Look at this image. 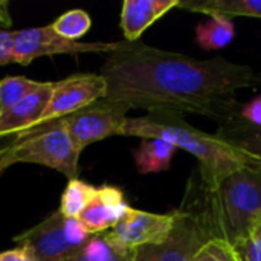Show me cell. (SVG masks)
<instances>
[{"label":"cell","instance_id":"obj_27","mask_svg":"<svg viewBox=\"0 0 261 261\" xmlns=\"http://www.w3.org/2000/svg\"><path fill=\"white\" fill-rule=\"evenodd\" d=\"M0 261H37L32 251L26 246H17L11 251L0 252Z\"/></svg>","mask_w":261,"mask_h":261},{"label":"cell","instance_id":"obj_28","mask_svg":"<svg viewBox=\"0 0 261 261\" xmlns=\"http://www.w3.org/2000/svg\"><path fill=\"white\" fill-rule=\"evenodd\" d=\"M18 136H20V135H18ZM20 139H21V136H20ZM20 139H18L15 144H12L9 148H6L5 151L0 153V176H2L11 165L15 164V161H14V148H15V145L20 142Z\"/></svg>","mask_w":261,"mask_h":261},{"label":"cell","instance_id":"obj_24","mask_svg":"<svg viewBox=\"0 0 261 261\" xmlns=\"http://www.w3.org/2000/svg\"><path fill=\"white\" fill-rule=\"evenodd\" d=\"M63 232H64L66 240L72 246H75V248H81L90 239V236H92L78 217L64 219V222H63Z\"/></svg>","mask_w":261,"mask_h":261},{"label":"cell","instance_id":"obj_17","mask_svg":"<svg viewBox=\"0 0 261 261\" xmlns=\"http://www.w3.org/2000/svg\"><path fill=\"white\" fill-rule=\"evenodd\" d=\"M133 251L115 245L106 232L90 236V239L64 261H132Z\"/></svg>","mask_w":261,"mask_h":261},{"label":"cell","instance_id":"obj_29","mask_svg":"<svg viewBox=\"0 0 261 261\" xmlns=\"http://www.w3.org/2000/svg\"><path fill=\"white\" fill-rule=\"evenodd\" d=\"M0 23H3L5 26L11 24V17H9V11H8V2L0 0Z\"/></svg>","mask_w":261,"mask_h":261},{"label":"cell","instance_id":"obj_30","mask_svg":"<svg viewBox=\"0 0 261 261\" xmlns=\"http://www.w3.org/2000/svg\"><path fill=\"white\" fill-rule=\"evenodd\" d=\"M18 139H20V136H18V135L11 136V138H3V139H0V153H2V151H5L6 148H9V147H11L12 144H15Z\"/></svg>","mask_w":261,"mask_h":261},{"label":"cell","instance_id":"obj_2","mask_svg":"<svg viewBox=\"0 0 261 261\" xmlns=\"http://www.w3.org/2000/svg\"><path fill=\"white\" fill-rule=\"evenodd\" d=\"M121 136L142 139H162L191 153L200 164L202 185L214 191L232 173L246 168L243 159L229 145L214 135L203 133L190 125L184 115L171 112H151L139 118H125Z\"/></svg>","mask_w":261,"mask_h":261},{"label":"cell","instance_id":"obj_14","mask_svg":"<svg viewBox=\"0 0 261 261\" xmlns=\"http://www.w3.org/2000/svg\"><path fill=\"white\" fill-rule=\"evenodd\" d=\"M214 136L239 153L246 168H261V127L249 125L239 118L220 125Z\"/></svg>","mask_w":261,"mask_h":261},{"label":"cell","instance_id":"obj_8","mask_svg":"<svg viewBox=\"0 0 261 261\" xmlns=\"http://www.w3.org/2000/svg\"><path fill=\"white\" fill-rule=\"evenodd\" d=\"M107 84L99 73H73L54 83L49 104L37 127L63 119L92 102L106 98Z\"/></svg>","mask_w":261,"mask_h":261},{"label":"cell","instance_id":"obj_23","mask_svg":"<svg viewBox=\"0 0 261 261\" xmlns=\"http://www.w3.org/2000/svg\"><path fill=\"white\" fill-rule=\"evenodd\" d=\"M240 261H261V222L251 231V234L234 245Z\"/></svg>","mask_w":261,"mask_h":261},{"label":"cell","instance_id":"obj_18","mask_svg":"<svg viewBox=\"0 0 261 261\" xmlns=\"http://www.w3.org/2000/svg\"><path fill=\"white\" fill-rule=\"evenodd\" d=\"M234 23L223 15H211L210 20L196 28V40L206 50L222 49L234 40Z\"/></svg>","mask_w":261,"mask_h":261},{"label":"cell","instance_id":"obj_15","mask_svg":"<svg viewBox=\"0 0 261 261\" xmlns=\"http://www.w3.org/2000/svg\"><path fill=\"white\" fill-rule=\"evenodd\" d=\"M177 8L226 18L239 15L261 18V0H184Z\"/></svg>","mask_w":261,"mask_h":261},{"label":"cell","instance_id":"obj_3","mask_svg":"<svg viewBox=\"0 0 261 261\" xmlns=\"http://www.w3.org/2000/svg\"><path fill=\"white\" fill-rule=\"evenodd\" d=\"M202 208L185 206L182 211L193 214L211 239H220L229 245L245 240L261 222V174L242 168L228 176L219 188L208 191Z\"/></svg>","mask_w":261,"mask_h":261},{"label":"cell","instance_id":"obj_7","mask_svg":"<svg viewBox=\"0 0 261 261\" xmlns=\"http://www.w3.org/2000/svg\"><path fill=\"white\" fill-rule=\"evenodd\" d=\"M211 240L202 223L190 213L177 210L174 226L161 245L133 251L132 261H193L202 246Z\"/></svg>","mask_w":261,"mask_h":261},{"label":"cell","instance_id":"obj_1","mask_svg":"<svg viewBox=\"0 0 261 261\" xmlns=\"http://www.w3.org/2000/svg\"><path fill=\"white\" fill-rule=\"evenodd\" d=\"M106 98L132 109L194 113L220 125L240 118L236 93L255 87L261 78L251 66L225 58L197 60L142 41H115L99 69Z\"/></svg>","mask_w":261,"mask_h":261},{"label":"cell","instance_id":"obj_22","mask_svg":"<svg viewBox=\"0 0 261 261\" xmlns=\"http://www.w3.org/2000/svg\"><path fill=\"white\" fill-rule=\"evenodd\" d=\"M193 261H240V258L232 245L220 239H211L202 246Z\"/></svg>","mask_w":261,"mask_h":261},{"label":"cell","instance_id":"obj_19","mask_svg":"<svg viewBox=\"0 0 261 261\" xmlns=\"http://www.w3.org/2000/svg\"><path fill=\"white\" fill-rule=\"evenodd\" d=\"M96 187L83 182L80 179H72L69 180L61 200H60V208L58 211L64 219H72V217H80V214L87 208V205L93 200L96 196Z\"/></svg>","mask_w":261,"mask_h":261},{"label":"cell","instance_id":"obj_12","mask_svg":"<svg viewBox=\"0 0 261 261\" xmlns=\"http://www.w3.org/2000/svg\"><path fill=\"white\" fill-rule=\"evenodd\" d=\"M130 205L125 202L124 194L119 188L102 185L96 190V196L87 205V208L80 214V220L87 228V231L95 234H102L116 226L127 211Z\"/></svg>","mask_w":261,"mask_h":261},{"label":"cell","instance_id":"obj_5","mask_svg":"<svg viewBox=\"0 0 261 261\" xmlns=\"http://www.w3.org/2000/svg\"><path fill=\"white\" fill-rule=\"evenodd\" d=\"M115 43L104 41H70L60 37L52 26L26 28L14 31V63L28 66L35 58L52 55H78V54H107Z\"/></svg>","mask_w":261,"mask_h":261},{"label":"cell","instance_id":"obj_26","mask_svg":"<svg viewBox=\"0 0 261 261\" xmlns=\"http://www.w3.org/2000/svg\"><path fill=\"white\" fill-rule=\"evenodd\" d=\"M14 63V31L0 29V66Z\"/></svg>","mask_w":261,"mask_h":261},{"label":"cell","instance_id":"obj_16","mask_svg":"<svg viewBox=\"0 0 261 261\" xmlns=\"http://www.w3.org/2000/svg\"><path fill=\"white\" fill-rule=\"evenodd\" d=\"M177 148L162 139H142L135 151V164L141 174L161 173L170 168Z\"/></svg>","mask_w":261,"mask_h":261},{"label":"cell","instance_id":"obj_9","mask_svg":"<svg viewBox=\"0 0 261 261\" xmlns=\"http://www.w3.org/2000/svg\"><path fill=\"white\" fill-rule=\"evenodd\" d=\"M176 222V211L170 214H153L130 208L124 219L106 236L118 246L135 251L142 246L161 245L170 236Z\"/></svg>","mask_w":261,"mask_h":261},{"label":"cell","instance_id":"obj_4","mask_svg":"<svg viewBox=\"0 0 261 261\" xmlns=\"http://www.w3.org/2000/svg\"><path fill=\"white\" fill-rule=\"evenodd\" d=\"M20 136L21 139L14 148L15 164H38L61 173L69 180L78 179L81 153L76 150L64 119L37 127Z\"/></svg>","mask_w":261,"mask_h":261},{"label":"cell","instance_id":"obj_11","mask_svg":"<svg viewBox=\"0 0 261 261\" xmlns=\"http://www.w3.org/2000/svg\"><path fill=\"white\" fill-rule=\"evenodd\" d=\"M54 83H40V86L23 99L0 112V139L28 133L37 128L52 95Z\"/></svg>","mask_w":261,"mask_h":261},{"label":"cell","instance_id":"obj_6","mask_svg":"<svg viewBox=\"0 0 261 261\" xmlns=\"http://www.w3.org/2000/svg\"><path fill=\"white\" fill-rule=\"evenodd\" d=\"M127 112L125 106L102 98L63 119L76 150L81 153L93 142L121 135Z\"/></svg>","mask_w":261,"mask_h":261},{"label":"cell","instance_id":"obj_25","mask_svg":"<svg viewBox=\"0 0 261 261\" xmlns=\"http://www.w3.org/2000/svg\"><path fill=\"white\" fill-rule=\"evenodd\" d=\"M240 119H243L249 125L261 127V96H257L251 102L242 106Z\"/></svg>","mask_w":261,"mask_h":261},{"label":"cell","instance_id":"obj_10","mask_svg":"<svg viewBox=\"0 0 261 261\" xmlns=\"http://www.w3.org/2000/svg\"><path fill=\"white\" fill-rule=\"evenodd\" d=\"M63 222L64 217L57 210L37 226L14 237V243L29 248L37 261H64L78 248L66 240Z\"/></svg>","mask_w":261,"mask_h":261},{"label":"cell","instance_id":"obj_13","mask_svg":"<svg viewBox=\"0 0 261 261\" xmlns=\"http://www.w3.org/2000/svg\"><path fill=\"white\" fill-rule=\"evenodd\" d=\"M179 0H125L121 9V29L128 43L139 37L170 9L177 8Z\"/></svg>","mask_w":261,"mask_h":261},{"label":"cell","instance_id":"obj_20","mask_svg":"<svg viewBox=\"0 0 261 261\" xmlns=\"http://www.w3.org/2000/svg\"><path fill=\"white\" fill-rule=\"evenodd\" d=\"M50 26L60 37L70 41H80V38L89 32L92 18L84 9H70L61 14Z\"/></svg>","mask_w":261,"mask_h":261},{"label":"cell","instance_id":"obj_21","mask_svg":"<svg viewBox=\"0 0 261 261\" xmlns=\"http://www.w3.org/2000/svg\"><path fill=\"white\" fill-rule=\"evenodd\" d=\"M40 86V81L26 76H8L0 81V112L8 110L11 106L23 99Z\"/></svg>","mask_w":261,"mask_h":261}]
</instances>
